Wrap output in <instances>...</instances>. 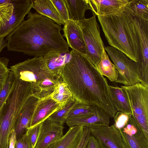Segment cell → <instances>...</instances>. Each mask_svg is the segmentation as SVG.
I'll return each instance as SVG.
<instances>
[{
  "instance_id": "1",
  "label": "cell",
  "mask_w": 148,
  "mask_h": 148,
  "mask_svg": "<svg viewBox=\"0 0 148 148\" xmlns=\"http://www.w3.org/2000/svg\"><path fill=\"white\" fill-rule=\"evenodd\" d=\"M70 58L64 65L61 77L77 102L97 106L110 118L117 111L106 78L101 75L85 55L72 49Z\"/></svg>"
},
{
  "instance_id": "2",
  "label": "cell",
  "mask_w": 148,
  "mask_h": 148,
  "mask_svg": "<svg viewBox=\"0 0 148 148\" xmlns=\"http://www.w3.org/2000/svg\"><path fill=\"white\" fill-rule=\"evenodd\" d=\"M6 36L8 51L22 52L36 57L51 52L69 53V46L60 33L61 27L37 12L28 14Z\"/></svg>"
},
{
  "instance_id": "3",
  "label": "cell",
  "mask_w": 148,
  "mask_h": 148,
  "mask_svg": "<svg viewBox=\"0 0 148 148\" xmlns=\"http://www.w3.org/2000/svg\"><path fill=\"white\" fill-rule=\"evenodd\" d=\"M97 16L111 47L137 62L139 54V39L133 17L125 11L121 16Z\"/></svg>"
},
{
  "instance_id": "4",
  "label": "cell",
  "mask_w": 148,
  "mask_h": 148,
  "mask_svg": "<svg viewBox=\"0 0 148 148\" xmlns=\"http://www.w3.org/2000/svg\"><path fill=\"white\" fill-rule=\"evenodd\" d=\"M121 87L127 97L132 116L148 138V86L138 83Z\"/></svg>"
},
{
  "instance_id": "5",
  "label": "cell",
  "mask_w": 148,
  "mask_h": 148,
  "mask_svg": "<svg viewBox=\"0 0 148 148\" xmlns=\"http://www.w3.org/2000/svg\"><path fill=\"white\" fill-rule=\"evenodd\" d=\"M81 29L86 48V56L96 67L101 60L105 46L100 36L96 16L77 21Z\"/></svg>"
},
{
  "instance_id": "6",
  "label": "cell",
  "mask_w": 148,
  "mask_h": 148,
  "mask_svg": "<svg viewBox=\"0 0 148 148\" xmlns=\"http://www.w3.org/2000/svg\"><path fill=\"white\" fill-rule=\"evenodd\" d=\"M10 67L9 70L15 77L32 84L46 78H57L49 68L43 56L28 59Z\"/></svg>"
},
{
  "instance_id": "7",
  "label": "cell",
  "mask_w": 148,
  "mask_h": 148,
  "mask_svg": "<svg viewBox=\"0 0 148 148\" xmlns=\"http://www.w3.org/2000/svg\"><path fill=\"white\" fill-rule=\"evenodd\" d=\"M104 49L118 71V77L115 81L116 82L126 86L141 82L136 62L112 47H106Z\"/></svg>"
},
{
  "instance_id": "8",
  "label": "cell",
  "mask_w": 148,
  "mask_h": 148,
  "mask_svg": "<svg viewBox=\"0 0 148 148\" xmlns=\"http://www.w3.org/2000/svg\"><path fill=\"white\" fill-rule=\"evenodd\" d=\"M132 17L139 39V57L136 62L137 70L141 83L148 86V19Z\"/></svg>"
},
{
  "instance_id": "9",
  "label": "cell",
  "mask_w": 148,
  "mask_h": 148,
  "mask_svg": "<svg viewBox=\"0 0 148 148\" xmlns=\"http://www.w3.org/2000/svg\"><path fill=\"white\" fill-rule=\"evenodd\" d=\"M91 113L84 116L68 117L65 123L69 127L80 126L89 128L108 126L110 124V116L99 107L91 105Z\"/></svg>"
},
{
  "instance_id": "10",
  "label": "cell",
  "mask_w": 148,
  "mask_h": 148,
  "mask_svg": "<svg viewBox=\"0 0 148 148\" xmlns=\"http://www.w3.org/2000/svg\"><path fill=\"white\" fill-rule=\"evenodd\" d=\"M13 6V12L9 20L0 27V38L7 36L24 20V18L32 8L33 0H11Z\"/></svg>"
},
{
  "instance_id": "11",
  "label": "cell",
  "mask_w": 148,
  "mask_h": 148,
  "mask_svg": "<svg viewBox=\"0 0 148 148\" xmlns=\"http://www.w3.org/2000/svg\"><path fill=\"white\" fill-rule=\"evenodd\" d=\"M100 148H126L121 134L114 125L90 128Z\"/></svg>"
},
{
  "instance_id": "12",
  "label": "cell",
  "mask_w": 148,
  "mask_h": 148,
  "mask_svg": "<svg viewBox=\"0 0 148 148\" xmlns=\"http://www.w3.org/2000/svg\"><path fill=\"white\" fill-rule=\"evenodd\" d=\"M118 130L126 148H148V138L131 115H129L127 125L122 129Z\"/></svg>"
},
{
  "instance_id": "13",
  "label": "cell",
  "mask_w": 148,
  "mask_h": 148,
  "mask_svg": "<svg viewBox=\"0 0 148 148\" xmlns=\"http://www.w3.org/2000/svg\"><path fill=\"white\" fill-rule=\"evenodd\" d=\"M130 0H88L93 15L101 16L122 15Z\"/></svg>"
},
{
  "instance_id": "14",
  "label": "cell",
  "mask_w": 148,
  "mask_h": 148,
  "mask_svg": "<svg viewBox=\"0 0 148 148\" xmlns=\"http://www.w3.org/2000/svg\"><path fill=\"white\" fill-rule=\"evenodd\" d=\"M64 127L47 118L41 123L38 138L34 148H48L63 136Z\"/></svg>"
},
{
  "instance_id": "15",
  "label": "cell",
  "mask_w": 148,
  "mask_h": 148,
  "mask_svg": "<svg viewBox=\"0 0 148 148\" xmlns=\"http://www.w3.org/2000/svg\"><path fill=\"white\" fill-rule=\"evenodd\" d=\"M39 100L33 95L26 102L14 127L16 140L24 134L30 127L34 112Z\"/></svg>"
},
{
  "instance_id": "16",
  "label": "cell",
  "mask_w": 148,
  "mask_h": 148,
  "mask_svg": "<svg viewBox=\"0 0 148 148\" xmlns=\"http://www.w3.org/2000/svg\"><path fill=\"white\" fill-rule=\"evenodd\" d=\"M62 30V36L66 39L67 42L72 49L85 55V43L80 27L77 22L71 20L66 21Z\"/></svg>"
},
{
  "instance_id": "17",
  "label": "cell",
  "mask_w": 148,
  "mask_h": 148,
  "mask_svg": "<svg viewBox=\"0 0 148 148\" xmlns=\"http://www.w3.org/2000/svg\"><path fill=\"white\" fill-rule=\"evenodd\" d=\"M63 106L54 101L50 95L40 99L34 112L30 127L41 123Z\"/></svg>"
},
{
  "instance_id": "18",
  "label": "cell",
  "mask_w": 148,
  "mask_h": 148,
  "mask_svg": "<svg viewBox=\"0 0 148 148\" xmlns=\"http://www.w3.org/2000/svg\"><path fill=\"white\" fill-rule=\"evenodd\" d=\"M84 127L76 126L69 127L66 133L48 148H77L82 134Z\"/></svg>"
},
{
  "instance_id": "19",
  "label": "cell",
  "mask_w": 148,
  "mask_h": 148,
  "mask_svg": "<svg viewBox=\"0 0 148 148\" xmlns=\"http://www.w3.org/2000/svg\"><path fill=\"white\" fill-rule=\"evenodd\" d=\"M33 2L32 8L38 13L50 18L60 25L64 24L50 0H33Z\"/></svg>"
},
{
  "instance_id": "20",
  "label": "cell",
  "mask_w": 148,
  "mask_h": 148,
  "mask_svg": "<svg viewBox=\"0 0 148 148\" xmlns=\"http://www.w3.org/2000/svg\"><path fill=\"white\" fill-rule=\"evenodd\" d=\"M69 20L78 21L84 18L86 11L90 10L88 0H65Z\"/></svg>"
},
{
  "instance_id": "21",
  "label": "cell",
  "mask_w": 148,
  "mask_h": 148,
  "mask_svg": "<svg viewBox=\"0 0 148 148\" xmlns=\"http://www.w3.org/2000/svg\"><path fill=\"white\" fill-rule=\"evenodd\" d=\"M115 106L118 111L132 115V112L127 95L121 87L109 85Z\"/></svg>"
},
{
  "instance_id": "22",
  "label": "cell",
  "mask_w": 148,
  "mask_h": 148,
  "mask_svg": "<svg viewBox=\"0 0 148 148\" xmlns=\"http://www.w3.org/2000/svg\"><path fill=\"white\" fill-rule=\"evenodd\" d=\"M62 79L46 78L32 84L33 95L39 99L50 95L58 84Z\"/></svg>"
},
{
  "instance_id": "23",
  "label": "cell",
  "mask_w": 148,
  "mask_h": 148,
  "mask_svg": "<svg viewBox=\"0 0 148 148\" xmlns=\"http://www.w3.org/2000/svg\"><path fill=\"white\" fill-rule=\"evenodd\" d=\"M58 52H51L43 56L48 67L55 77L59 79L61 77L64 65L68 62L66 54L62 55Z\"/></svg>"
},
{
  "instance_id": "24",
  "label": "cell",
  "mask_w": 148,
  "mask_h": 148,
  "mask_svg": "<svg viewBox=\"0 0 148 148\" xmlns=\"http://www.w3.org/2000/svg\"><path fill=\"white\" fill-rule=\"evenodd\" d=\"M96 68L100 74L106 77L110 81L115 82L118 72L114 65L110 60L104 48L101 54V60Z\"/></svg>"
},
{
  "instance_id": "25",
  "label": "cell",
  "mask_w": 148,
  "mask_h": 148,
  "mask_svg": "<svg viewBox=\"0 0 148 148\" xmlns=\"http://www.w3.org/2000/svg\"><path fill=\"white\" fill-rule=\"evenodd\" d=\"M50 95L54 101L63 106L74 99L67 84L63 81L58 84Z\"/></svg>"
},
{
  "instance_id": "26",
  "label": "cell",
  "mask_w": 148,
  "mask_h": 148,
  "mask_svg": "<svg viewBox=\"0 0 148 148\" xmlns=\"http://www.w3.org/2000/svg\"><path fill=\"white\" fill-rule=\"evenodd\" d=\"M125 11L132 16L148 19V0H130Z\"/></svg>"
},
{
  "instance_id": "27",
  "label": "cell",
  "mask_w": 148,
  "mask_h": 148,
  "mask_svg": "<svg viewBox=\"0 0 148 148\" xmlns=\"http://www.w3.org/2000/svg\"><path fill=\"white\" fill-rule=\"evenodd\" d=\"M77 102L74 99L60 110L55 112L48 118L53 122L63 126L68 117L70 111Z\"/></svg>"
},
{
  "instance_id": "28",
  "label": "cell",
  "mask_w": 148,
  "mask_h": 148,
  "mask_svg": "<svg viewBox=\"0 0 148 148\" xmlns=\"http://www.w3.org/2000/svg\"><path fill=\"white\" fill-rule=\"evenodd\" d=\"M15 77L10 71L9 76L2 88L0 90V108L6 99L14 84Z\"/></svg>"
},
{
  "instance_id": "29",
  "label": "cell",
  "mask_w": 148,
  "mask_h": 148,
  "mask_svg": "<svg viewBox=\"0 0 148 148\" xmlns=\"http://www.w3.org/2000/svg\"><path fill=\"white\" fill-rule=\"evenodd\" d=\"M92 111V106L77 102L70 111L68 117L80 116L88 114Z\"/></svg>"
},
{
  "instance_id": "30",
  "label": "cell",
  "mask_w": 148,
  "mask_h": 148,
  "mask_svg": "<svg viewBox=\"0 0 148 148\" xmlns=\"http://www.w3.org/2000/svg\"><path fill=\"white\" fill-rule=\"evenodd\" d=\"M12 4L4 3L0 5V27L4 25L9 21L13 11Z\"/></svg>"
},
{
  "instance_id": "31",
  "label": "cell",
  "mask_w": 148,
  "mask_h": 148,
  "mask_svg": "<svg viewBox=\"0 0 148 148\" xmlns=\"http://www.w3.org/2000/svg\"><path fill=\"white\" fill-rule=\"evenodd\" d=\"M9 61L5 57L0 58V90L4 85L10 72L8 68Z\"/></svg>"
},
{
  "instance_id": "32",
  "label": "cell",
  "mask_w": 148,
  "mask_h": 148,
  "mask_svg": "<svg viewBox=\"0 0 148 148\" xmlns=\"http://www.w3.org/2000/svg\"><path fill=\"white\" fill-rule=\"evenodd\" d=\"M59 13L62 20L65 23L69 20L65 0H50Z\"/></svg>"
},
{
  "instance_id": "33",
  "label": "cell",
  "mask_w": 148,
  "mask_h": 148,
  "mask_svg": "<svg viewBox=\"0 0 148 148\" xmlns=\"http://www.w3.org/2000/svg\"><path fill=\"white\" fill-rule=\"evenodd\" d=\"M114 123L113 125L117 130L122 129L128 123L129 120V115L118 111L116 113L114 117Z\"/></svg>"
},
{
  "instance_id": "34",
  "label": "cell",
  "mask_w": 148,
  "mask_h": 148,
  "mask_svg": "<svg viewBox=\"0 0 148 148\" xmlns=\"http://www.w3.org/2000/svg\"><path fill=\"white\" fill-rule=\"evenodd\" d=\"M41 123L30 127L26 132L32 148H34L39 136Z\"/></svg>"
},
{
  "instance_id": "35",
  "label": "cell",
  "mask_w": 148,
  "mask_h": 148,
  "mask_svg": "<svg viewBox=\"0 0 148 148\" xmlns=\"http://www.w3.org/2000/svg\"><path fill=\"white\" fill-rule=\"evenodd\" d=\"M91 135L90 128L84 127L81 139L77 148H87L89 138Z\"/></svg>"
},
{
  "instance_id": "36",
  "label": "cell",
  "mask_w": 148,
  "mask_h": 148,
  "mask_svg": "<svg viewBox=\"0 0 148 148\" xmlns=\"http://www.w3.org/2000/svg\"><path fill=\"white\" fill-rule=\"evenodd\" d=\"M15 148H32L26 132L16 140Z\"/></svg>"
},
{
  "instance_id": "37",
  "label": "cell",
  "mask_w": 148,
  "mask_h": 148,
  "mask_svg": "<svg viewBox=\"0 0 148 148\" xmlns=\"http://www.w3.org/2000/svg\"><path fill=\"white\" fill-rule=\"evenodd\" d=\"M87 148H100L97 140L92 135L89 138Z\"/></svg>"
},
{
  "instance_id": "38",
  "label": "cell",
  "mask_w": 148,
  "mask_h": 148,
  "mask_svg": "<svg viewBox=\"0 0 148 148\" xmlns=\"http://www.w3.org/2000/svg\"><path fill=\"white\" fill-rule=\"evenodd\" d=\"M16 140L15 132L13 130L9 138L8 148H15Z\"/></svg>"
},
{
  "instance_id": "39",
  "label": "cell",
  "mask_w": 148,
  "mask_h": 148,
  "mask_svg": "<svg viewBox=\"0 0 148 148\" xmlns=\"http://www.w3.org/2000/svg\"><path fill=\"white\" fill-rule=\"evenodd\" d=\"M7 45V41L4 38H0V53L3 49Z\"/></svg>"
},
{
  "instance_id": "40",
  "label": "cell",
  "mask_w": 148,
  "mask_h": 148,
  "mask_svg": "<svg viewBox=\"0 0 148 148\" xmlns=\"http://www.w3.org/2000/svg\"><path fill=\"white\" fill-rule=\"evenodd\" d=\"M11 0H0V5L4 3L11 4Z\"/></svg>"
}]
</instances>
